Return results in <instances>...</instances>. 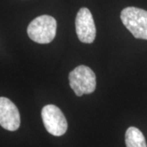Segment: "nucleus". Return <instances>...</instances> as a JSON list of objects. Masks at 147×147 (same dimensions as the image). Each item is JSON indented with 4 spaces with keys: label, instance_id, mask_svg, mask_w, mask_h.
Instances as JSON below:
<instances>
[{
    "label": "nucleus",
    "instance_id": "obj_1",
    "mask_svg": "<svg viewBox=\"0 0 147 147\" xmlns=\"http://www.w3.org/2000/svg\"><path fill=\"white\" fill-rule=\"evenodd\" d=\"M57 21L48 15L36 17L27 28L28 35L34 42L46 44L53 41L57 33Z\"/></svg>",
    "mask_w": 147,
    "mask_h": 147
},
{
    "label": "nucleus",
    "instance_id": "obj_2",
    "mask_svg": "<svg viewBox=\"0 0 147 147\" xmlns=\"http://www.w3.org/2000/svg\"><path fill=\"white\" fill-rule=\"evenodd\" d=\"M124 26L136 38L147 40V11L135 7H127L120 13Z\"/></svg>",
    "mask_w": 147,
    "mask_h": 147
},
{
    "label": "nucleus",
    "instance_id": "obj_3",
    "mask_svg": "<svg viewBox=\"0 0 147 147\" xmlns=\"http://www.w3.org/2000/svg\"><path fill=\"white\" fill-rule=\"evenodd\" d=\"M69 86L78 96L92 93L96 89V78L92 69L86 65H79L69 74Z\"/></svg>",
    "mask_w": 147,
    "mask_h": 147
},
{
    "label": "nucleus",
    "instance_id": "obj_4",
    "mask_svg": "<svg viewBox=\"0 0 147 147\" xmlns=\"http://www.w3.org/2000/svg\"><path fill=\"white\" fill-rule=\"evenodd\" d=\"M42 119L44 127L50 134L56 137L64 135L68 123L62 111L55 105H45L42 110Z\"/></svg>",
    "mask_w": 147,
    "mask_h": 147
},
{
    "label": "nucleus",
    "instance_id": "obj_5",
    "mask_svg": "<svg viewBox=\"0 0 147 147\" xmlns=\"http://www.w3.org/2000/svg\"><path fill=\"white\" fill-rule=\"evenodd\" d=\"M75 29L79 39L82 42L92 43L96 38V30L92 15L88 8L82 7L75 18Z\"/></svg>",
    "mask_w": 147,
    "mask_h": 147
},
{
    "label": "nucleus",
    "instance_id": "obj_6",
    "mask_svg": "<svg viewBox=\"0 0 147 147\" xmlns=\"http://www.w3.org/2000/svg\"><path fill=\"white\" fill-rule=\"evenodd\" d=\"M0 125L11 131H16L21 125L17 107L11 100L3 96H0Z\"/></svg>",
    "mask_w": 147,
    "mask_h": 147
},
{
    "label": "nucleus",
    "instance_id": "obj_7",
    "mask_svg": "<svg viewBox=\"0 0 147 147\" xmlns=\"http://www.w3.org/2000/svg\"><path fill=\"white\" fill-rule=\"evenodd\" d=\"M125 143L127 147H147L143 133L135 127L127 128L125 133Z\"/></svg>",
    "mask_w": 147,
    "mask_h": 147
}]
</instances>
